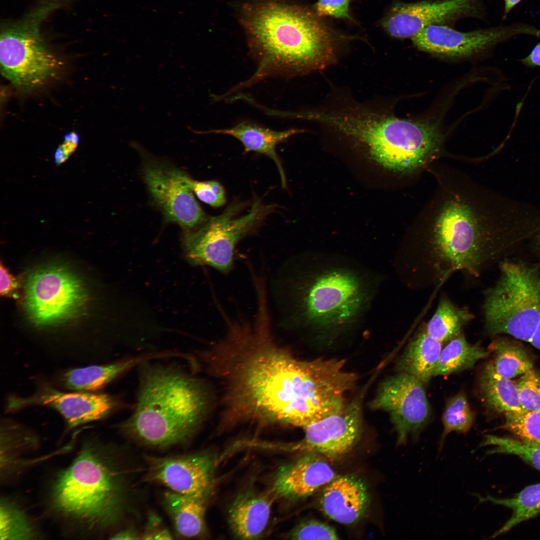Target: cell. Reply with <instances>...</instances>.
Segmentation results:
<instances>
[{"label": "cell", "instance_id": "6da1fadb", "mask_svg": "<svg viewBox=\"0 0 540 540\" xmlns=\"http://www.w3.org/2000/svg\"><path fill=\"white\" fill-rule=\"evenodd\" d=\"M254 323L236 322L201 354L207 371L223 386L224 421L250 420L304 428L327 408L332 394L328 372L318 359L300 360L277 344L266 304Z\"/></svg>", "mask_w": 540, "mask_h": 540}, {"label": "cell", "instance_id": "7a4b0ae2", "mask_svg": "<svg viewBox=\"0 0 540 540\" xmlns=\"http://www.w3.org/2000/svg\"><path fill=\"white\" fill-rule=\"evenodd\" d=\"M241 21L257 68L232 92L270 76L321 70L336 60L340 38L314 10L261 0L244 6Z\"/></svg>", "mask_w": 540, "mask_h": 540}, {"label": "cell", "instance_id": "3957f363", "mask_svg": "<svg viewBox=\"0 0 540 540\" xmlns=\"http://www.w3.org/2000/svg\"><path fill=\"white\" fill-rule=\"evenodd\" d=\"M287 279L288 320L318 338L337 336L364 320L380 280L341 256H306Z\"/></svg>", "mask_w": 540, "mask_h": 540}, {"label": "cell", "instance_id": "277c9868", "mask_svg": "<svg viewBox=\"0 0 540 540\" xmlns=\"http://www.w3.org/2000/svg\"><path fill=\"white\" fill-rule=\"evenodd\" d=\"M446 190L430 207L425 224L414 234L404 256L414 277L436 283L462 270L480 276L497 252L495 235L486 224L472 192Z\"/></svg>", "mask_w": 540, "mask_h": 540}, {"label": "cell", "instance_id": "5b68a950", "mask_svg": "<svg viewBox=\"0 0 540 540\" xmlns=\"http://www.w3.org/2000/svg\"><path fill=\"white\" fill-rule=\"evenodd\" d=\"M142 364L136 406L121 429L148 445L166 448L188 440L210 406L204 384L178 369Z\"/></svg>", "mask_w": 540, "mask_h": 540}, {"label": "cell", "instance_id": "8992f818", "mask_svg": "<svg viewBox=\"0 0 540 540\" xmlns=\"http://www.w3.org/2000/svg\"><path fill=\"white\" fill-rule=\"evenodd\" d=\"M338 129L363 144L384 166L400 172L420 168L442 140L438 128L428 122L352 108L340 116Z\"/></svg>", "mask_w": 540, "mask_h": 540}, {"label": "cell", "instance_id": "52a82bcc", "mask_svg": "<svg viewBox=\"0 0 540 540\" xmlns=\"http://www.w3.org/2000/svg\"><path fill=\"white\" fill-rule=\"evenodd\" d=\"M52 496L59 510L92 524L111 525L124 509L125 492L120 481L89 448L82 450L60 474Z\"/></svg>", "mask_w": 540, "mask_h": 540}, {"label": "cell", "instance_id": "ba28073f", "mask_svg": "<svg viewBox=\"0 0 540 540\" xmlns=\"http://www.w3.org/2000/svg\"><path fill=\"white\" fill-rule=\"evenodd\" d=\"M500 269L486 294L484 328L490 335H509L540 351V272L514 260L502 262Z\"/></svg>", "mask_w": 540, "mask_h": 540}, {"label": "cell", "instance_id": "9c48e42d", "mask_svg": "<svg viewBox=\"0 0 540 540\" xmlns=\"http://www.w3.org/2000/svg\"><path fill=\"white\" fill-rule=\"evenodd\" d=\"M54 5H43L0 34L1 72L20 89L42 87L56 78L62 68V62L48 48L40 31V22Z\"/></svg>", "mask_w": 540, "mask_h": 540}, {"label": "cell", "instance_id": "30bf717a", "mask_svg": "<svg viewBox=\"0 0 540 540\" xmlns=\"http://www.w3.org/2000/svg\"><path fill=\"white\" fill-rule=\"evenodd\" d=\"M244 204H230L219 216L208 218L184 236L186 256L192 264L208 265L227 273L232 267L238 242L255 230L274 208L256 200L248 212L238 216Z\"/></svg>", "mask_w": 540, "mask_h": 540}, {"label": "cell", "instance_id": "8fae6325", "mask_svg": "<svg viewBox=\"0 0 540 540\" xmlns=\"http://www.w3.org/2000/svg\"><path fill=\"white\" fill-rule=\"evenodd\" d=\"M88 300L82 280L60 266L32 272L24 284V308L36 326H53L76 318L84 310Z\"/></svg>", "mask_w": 540, "mask_h": 540}, {"label": "cell", "instance_id": "7c38bea8", "mask_svg": "<svg viewBox=\"0 0 540 540\" xmlns=\"http://www.w3.org/2000/svg\"><path fill=\"white\" fill-rule=\"evenodd\" d=\"M424 385L411 375L398 372L380 384L370 402L372 410L388 413L399 445L405 444L409 436L418 440L428 422L430 407Z\"/></svg>", "mask_w": 540, "mask_h": 540}, {"label": "cell", "instance_id": "4fadbf2b", "mask_svg": "<svg viewBox=\"0 0 540 540\" xmlns=\"http://www.w3.org/2000/svg\"><path fill=\"white\" fill-rule=\"evenodd\" d=\"M519 35L540 38V29L525 24L460 32L445 26L433 24L411 38L420 50L450 57L467 56Z\"/></svg>", "mask_w": 540, "mask_h": 540}, {"label": "cell", "instance_id": "5bb4252c", "mask_svg": "<svg viewBox=\"0 0 540 540\" xmlns=\"http://www.w3.org/2000/svg\"><path fill=\"white\" fill-rule=\"evenodd\" d=\"M365 391L364 389L340 412L304 428V438L292 444V450L316 454L330 461L348 454L362 433V402Z\"/></svg>", "mask_w": 540, "mask_h": 540}, {"label": "cell", "instance_id": "9a60e30c", "mask_svg": "<svg viewBox=\"0 0 540 540\" xmlns=\"http://www.w3.org/2000/svg\"><path fill=\"white\" fill-rule=\"evenodd\" d=\"M184 174L156 160L147 162L143 168L150 194L166 218L190 230L200 226L208 218L184 180Z\"/></svg>", "mask_w": 540, "mask_h": 540}, {"label": "cell", "instance_id": "2e32d148", "mask_svg": "<svg viewBox=\"0 0 540 540\" xmlns=\"http://www.w3.org/2000/svg\"><path fill=\"white\" fill-rule=\"evenodd\" d=\"M116 406L115 398L107 394L65 392L44 384L29 396H9L6 410L12 412L34 406L50 408L64 418L70 428H74L104 418Z\"/></svg>", "mask_w": 540, "mask_h": 540}, {"label": "cell", "instance_id": "e0dca14e", "mask_svg": "<svg viewBox=\"0 0 540 540\" xmlns=\"http://www.w3.org/2000/svg\"><path fill=\"white\" fill-rule=\"evenodd\" d=\"M148 480L180 494H209L214 464L208 454L168 457L148 456Z\"/></svg>", "mask_w": 540, "mask_h": 540}, {"label": "cell", "instance_id": "ac0fdd59", "mask_svg": "<svg viewBox=\"0 0 540 540\" xmlns=\"http://www.w3.org/2000/svg\"><path fill=\"white\" fill-rule=\"evenodd\" d=\"M478 0L422 1L394 4L382 19L386 32L396 38H412L429 26L474 9Z\"/></svg>", "mask_w": 540, "mask_h": 540}, {"label": "cell", "instance_id": "d6986e66", "mask_svg": "<svg viewBox=\"0 0 540 540\" xmlns=\"http://www.w3.org/2000/svg\"><path fill=\"white\" fill-rule=\"evenodd\" d=\"M335 477L333 470L321 456L306 454L279 469L273 488L280 496L298 500L312 494Z\"/></svg>", "mask_w": 540, "mask_h": 540}, {"label": "cell", "instance_id": "ffe728a7", "mask_svg": "<svg viewBox=\"0 0 540 540\" xmlns=\"http://www.w3.org/2000/svg\"><path fill=\"white\" fill-rule=\"evenodd\" d=\"M369 504L366 484L352 476L335 477L326 484L320 500L321 510L326 516L346 524L360 520Z\"/></svg>", "mask_w": 540, "mask_h": 540}, {"label": "cell", "instance_id": "44dd1931", "mask_svg": "<svg viewBox=\"0 0 540 540\" xmlns=\"http://www.w3.org/2000/svg\"><path fill=\"white\" fill-rule=\"evenodd\" d=\"M302 132L298 129L278 131L256 123L243 121L230 128L198 132L230 136L240 142L245 152H255L270 158L276 164L280 174L282 185L285 188L286 186V176L282 162L276 150V147L291 136Z\"/></svg>", "mask_w": 540, "mask_h": 540}, {"label": "cell", "instance_id": "7402d4cb", "mask_svg": "<svg viewBox=\"0 0 540 540\" xmlns=\"http://www.w3.org/2000/svg\"><path fill=\"white\" fill-rule=\"evenodd\" d=\"M160 358V352H152L111 364L72 368L62 374L60 380L68 390L91 392L101 388L136 366Z\"/></svg>", "mask_w": 540, "mask_h": 540}, {"label": "cell", "instance_id": "603a6c76", "mask_svg": "<svg viewBox=\"0 0 540 540\" xmlns=\"http://www.w3.org/2000/svg\"><path fill=\"white\" fill-rule=\"evenodd\" d=\"M270 509V501L266 496L252 492L240 494L228 511L232 533L240 539L258 538L268 524Z\"/></svg>", "mask_w": 540, "mask_h": 540}, {"label": "cell", "instance_id": "cb8c5ba5", "mask_svg": "<svg viewBox=\"0 0 540 540\" xmlns=\"http://www.w3.org/2000/svg\"><path fill=\"white\" fill-rule=\"evenodd\" d=\"M209 494H164V503L178 534L184 538L200 536L205 530L206 501Z\"/></svg>", "mask_w": 540, "mask_h": 540}, {"label": "cell", "instance_id": "d4e9b609", "mask_svg": "<svg viewBox=\"0 0 540 540\" xmlns=\"http://www.w3.org/2000/svg\"><path fill=\"white\" fill-rule=\"evenodd\" d=\"M442 344L426 332L424 326L409 342L398 358L397 371L411 375L426 384L433 376Z\"/></svg>", "mask_w": 540, "mask_h": 540}, {"label": "cell", "instance_id": "484cf974", "mask_svg": "<svg viewBox=\"0 0 540 540\" xmlns=\"http://www.w3.org/2000/svg\"><path fill=\"white\" fill-rule=\"evenodd\" d=\"M478 382L484 401L492 410L504 414L524 412L519 401L516 382L499 374L492 361L484 366Z\"/></svg>", "mask_w": 540, "mask_h": 540}, {"label": "cell", "instance_id": "4316f807", "mask_svg": "<svg viewBox=\"0 0 540 540\" xmlns=\"http://www.w3.org/2000/svg\"><path fill=\"white\" fill-rule=\"evenodd\" d=\"M489 354L480 344H470L461 332L442 350L432 376L449 375L472 368Z\"/></svg>", "mask_w": 540, "mask_h": 540}, {"label": "cell", "instance_id": "83f0119b", "mask_svg": "<svg viewBox=\"0 0 540 540\" xmlns=\"http://www.w3.org/2000/svg\"><path fill=\"white\" fill-rule=\"evenodd\" d=\"M478 498L480 503L490 502L512 510L510 518L494 532L492 538L504 534L519 524L540 514V483L528 486L512 498H496L490 495L485 498L478 496Z\"/></svg>", "mask_w": 540, "mask_h": 540}, {"label": "cell", "instance_id": "f1b7e54d", "mask_svg": "<svg viewBox=\"0 0 540 540\" xmlns=\"http://www.w3.org/2000/svg\"><path fill=\"white\" fill-rule=\"evenodd\" d=\"M488 351L494 354L492 362L494 370L504 378L512 379L533 368L532 359L516 340L498 336L492 340Z\"/></svg>", "mask_w": 540, "mask_h": 540}, {"label": "cell", "instance_id": "f546056e", "mask_svg": "<svg viewBox=\"0 0 540 540\" xmlns=\"http://www.w3.org/2000/svg\"><path fill=\"white\" fill-rule=\"evenodd\" d=\"M473 318L467 308H459L448 298L442 297L425 328L430 335L442 343L461 333L463 327Z\"/></svg>", "mask_w": 540, "mask_h": 540}, {"label": "cell", "instance_id": "4dcf8cb0", "mask_svg": "<svg viewBox=\"0 0 540 540\" xmlns=\"http://www.w3.org/2000/svg\"><path fill=\"white\" fill-rule=\"evenodd\" d=\"M492 446L488 454H504L516 456L540 470V443L518 438L487 434L480 446Z\"/></svg>", "mask_w": 540, "mask_h": 540}, {"label": "cell", "instance_id": "1f68e13d", "mask_svg": "<svg viewBox=\"0 0 540 540\" xmlns=\"http://www.w3.org/2000/svg\"><path fill=\"white\" fill-rule=\"evenodd\" d=\"M442 422L444 431L439 443V452L442 449L448 434L452 432L466 433L473 425L474 414L464 393L458 394L448 401L442 414Z\"/></svg>", "mask_w": 540, "mask_h": 540}, {"label": "cell", "instance_id": "d6a6232c", "mask_svg": "<svg viewBox=\"0 0 540 540\" xmlns=\"http://www.w3.org/2000/svg\"><path fill=\"white\" fill-rule=\"evenodd\" d=\"M34 536L32 528L24 513L6 501L0 508V539L28 540Z\"/></svg>", "mask_w": 540, "mask_h": 540}, {"label": "cell", "instance_id": "836d02e7", "mask_svg": "<svg viewBox=\"0 0 540 540\" xmlns=\"http://www.w3.org/2000/svg\"><path fill=\"white\" fill-rule=\"evenodd\" d=\"M504 428L518 438L540 443V411L504 414Z\"/></svg>", "mask_w": 540, "mask_h": 540}, {"label": "cell", "instance_id": "e575fe53", "mask_svg": "<svg viewBox=\"0 0 540 540\" xmlns=\"http://www.w3.org/2000/svg\"><path fill=\"white\" fill-rule=\"evenodd\" d=\"M518 399L524 412L540 411V375L533 368L516 382Z\"/></svg>", "mask_w": 540, "mask_h": 540}, {"label": "cell", "instance_id": "d590c367", "mask_svg": "<svg viewBox=\"0 0 540 540\" xmlns=\"http://www.w3.org/2000/svg\"><path fill=\"white\" fill-rule=\"evenodd\" d=\"M184 178L192 192L204 202L214 207L221 206L226 202L225 192L219 182L196 180L184 172Z\"/></svg>", "mask_w": 540, "mask_h": 540}, {"label": "cell", "instance_id": "8d00e7d4", "mask_svg": "<svg viewBox=\"0 0 540 540\" xmlns=\"http://www.w3.org/2000/svg\"><path fill=\"white\" fill-rule=\"evenodd\" d=\"M290 536L294 540H338L336 530L322 522L308 520L294 528Z\"/></svg>", "mask_w": 540, "mask_h": 540}, {"label": "cell", "instance_id": "74e56055", "mask_svg": "<svg viewBox=\"0 0 540 540\" xmlns=\"http://www.w3.org/2000/svg\"><path fill=\"white\" fill-rule=\"evenodd\" d=\"M351 0H317L313 10L320 17L330 16L352 20L349 12Z\"/></svg>", "mask_w": 540, "mask_h": 540}, {"label": "cell", "instance_id": "f35d334b", "mask_svg": "<svg viewBox=\"0 0 540 540\" xmlns=\"http://www.w3.org/2000/svg\"><path fill=\"white\" fill-rule=\"evenodd\" d=\"M140 539L172 540V536L162 523L160 518L156 514L149 515L144 532L140 534Z\"/></svg>", "mask_w": 540, "mask_h": 540}, {"label": "cell", "instance_id": "ab89813d", "mask_svg": "<svg viewBox=\"0 0 540 540\" xmlns=\"http://www.w3.org/2000/svg\"><path fill=\"white\" fill-rule=\"evenodd\" d=\"M0 286L1 296L12 298L16 294L18 284L17 279L12 275L8 270L0 262Z\"/></svg>", "mask_w": 540, "mask_h": 540}, {"label": "cell", "instance_id": "60d3db41", "mask_svg": "<svg viewBox=\"0 0 540 540\" xmlns=\"http://www.w3.org/2000/svg\"><path fill=\"white\" fill-rule=\"evenodd\" d=\"M520 62L524 65L528 67L540 66V42L533 48L530 52Z\"/></svg>", "mask_w": 540, "mask_h": 540}, {"label": "cell", "instance_id": "b9f144b4", "mask_svg": "<svg viewBox=\"0 0 540 540\" xmlns=\"http://www.w3.org/2000/svg\"><path fill=\"white\" fill-rule=\"evenodd\" d=\"M112 540H138L140 536L134 529L130 528L122 530L112 538Z\"/></svg>", "mask_w": 540, "mask_h": 540}, {"label": "cell", "instance_id": "7bdbcfd3", "mask_svg": "<svg viewBox=\"0 0 540 540\" xmlns=\"http://www.w3.org/2000/svg\"><path fill=\"white\" fill-rule=\"evenodd\" d=\"M520 1L521 0H504L503 18L506 17L510 10Z\"/></svg>", "mask_w": 540, "mask_h": 540}, {"label": "cell", "instance_id": "ee69618b", "mask_svg": "<svg viewBox=\"0 0 540 540\" xmlns=\"http://www.w3.org/2000/svg\"><path fill=\"white\" fill-rule=\"evenodd\" d=\"M537 248L540 256V232L538 234L537 238Z\"/></svg>", "mask_w": 540, "mask_h": 540}]
</instances>
